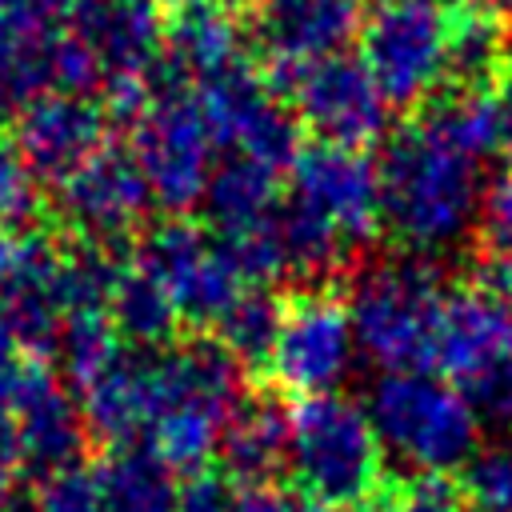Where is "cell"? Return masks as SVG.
<instances>
[{
    "label": "cell",
    "instance_id": "cell-1",
    "mask_svg": "<svg viewBox=\"0 0 512 512\" xmlns=\"http://www.w3.org/2000/svg\"><path fill=\"white\" fill-rule=\"evenodd\" d=\"M380 228L424 256L460 236L476 208V156L428 116H404L380 156Z\"/></svg>",
    "mask_w": 512,
    "mask_h": 512
},
{
    "label": "cell",
    "instance_id": "cell-2",
    "mask_svg": "<svg viewBox=\"0 0 512 512\" xmlns=\"http://www.w3.org/2000/svg\"><path fill=\"white\" fill-rule=\"evenodd\" d=\"M284 476L304 512H364L392 480L372 416L332 392L288 408Z\"/></svg>",
    "mask_w": 512,
    "mask_h": 512
},
{
    "label": "cell",
    "instance_id": "cell-3",
    "mask_svg": "<svg viewBox=\"0 0 512 512\" xmlns=\"http://www.w3.org/2000/svg\"><path fill=\"white\" fill-rule=\"evenodd\" d=\"M352 336L388 372H428L436 360V332L444 292L420 256L368 268L348 288Z\"/></svg>",
    "mask_w": 512,
    "mask_h": 512
},
{
    "label": "cell",
    "instance_id": "cell-4",
    "mask_svg": "<svg viewBox=\"0 0 512 512\" xmlns=\"http://www.w3.org/2000/svg\"><path fill=\"white\" fill-rule=\"evenodd\" d=\"M372 424L420 472L444 476L476 452V408L432 372H388L372 392Z\"/></svg>",
    "mask_w": 512,
    "mask_h": 512
},
{
    "label": "cell",
    "instance_id": "cell-5",
    "mask_svg": "<svg viewBox=\"0 0 512 512\" xmlns=\"http://www.w3.org/2000/svg\"><path fill=\"white\" fill-rule=\"evenodd\" d=\"M280 300V332L264 364V380L292 400L328 396L340 384L352 356L348 288L340 276L304 280L288 288Z\"/></svg>",
    "mask_w": 512,
    "mask_h": 512
},
{
    "label": "cell",
    "instance_id": "cell-6",
    "mask_svg": "<svg viewBox=\"0 0 512 512\" xmlns=\"http://www.w3.org/2000/svg\"><path fill=\"white\" fill-rule=\"evenodd\" d=\"M448 0H372L360 24V60L388 108L420 112L444 76Z\"/></svg>",
    "mask_w": 512,
    "mask_h": 512
},
{
    "label": "cell",
    "instance_id": "cell-7",
    "mask_svg": "<svg viewBox=\"0 0 512 512\" xmlns=\"http://www.w3.org/2000/svg\"><path fill=\"white\" fill-rule=\"evenodd\" d=\"M284 200L348 260L380 236V168L368 152L308 140L288 164Z\"/></svg>",
    "mask_w": 512,
    "mask_h": 512
},
{
    "label": "cell",
    "instance_id": "cell-8",
    "mask_svg": "<svg viewBox=\"0 0 512 512\" xmlns=\"http://www.w3.org/2000/svg\"><path fill=\"white\" fill-rule=\"evenodd\" d=\"M264 80L288 104L296 124L320 144L364 152L388 128V100L360 56L336 52L316 64L264 72Z\"/></svg>",
    "mask_w": 512,
    "mask_h": 512
},
{
    "label": "cell",
    "instance_id": "cell-9",
    "mask_svg": "<svg viewBox=\"0 0 512 512\" xmlns=\"http://www.w3.org/2000/svg\"><path fill=\"white\" fill-rule=\"evenodd\" d=\"M144 272L164 288L172 308L196 324H220V316L248 288L224 260L220 244L192 224H164L148 236Z\"/></svg>",
    "mask_w": 512,
    "mask_h": 512
},
{
    "label": "cell",
    "instance_id": "cell-10",
    "mask_svg": "<svg viewBox=\"0 0 512 512\" xmlns=\"http://www.w3.org/2000/svg\"><path fill=\"white\" fill-rule=\"evenodd\" d=\"M512 352V300L472 276L444 292L432 368L464 396Z\"/></svg>",
    "mask_w": 512,
    "mask_h": 512
},
{
    "label": "cell",
    "instance_id": "cell-11",
    "mask_svg": "<svg viewBox=\"0 0 512 512\" xmlns=\"http://www.w3.org/2000/svg\"><path fill=\"white\" fill-rule=\"evenodd\" d=\"M216 136L200 108V96L164 92L140 128V172L148 188L172 204H192L208 184V152Z\"/></svg>",
    "mask_w": 512,
    "mask_h": 512
},
{
    "label": "cell",
    "instance_id": "cell-12",
    "mask_svg": "<svg viewBox=\"0 0 512 512\" xmlns=\"http://www.w3.org/2000/svg\"><path fill=\"white\" fill-rule=\"evenodd\" d=\"M364 4L368 0H260L252 12L260 72H284L344 52L364 24Z\"/></svg>",
    "mask_w": 512,
    "mask_h": 512
},
{
    "label": "cell",
    "instance_id": "cell-13",
    "mask_svg": "<svg viewBox=\"0 0 512 512\" xmlns=\"http://www.w3.org/2000/svg\"><path fill=\"white\" fill-rule=\"evenodd\" d=\"M496 92H512V28L504 12L484 0H448L444 76L432 100Z\"/></svg>",
    "mask_w": 512,
    "mask_h": 512
},
{
    "label": "cell",
    "instance_id": "cell-14",
    "mask_svg": "<svg viewBox=\"0 0 512 512\" xmlns=\"http://www.w3.org/2000/svg\"><path fill=\"white\" fill-rule=\"evenodd\" d=\"M220 456L236 488H268L288 460V412L268 396L240 400L224 424Z\"/></svg>",
    "mask_w": 512,
    "mask_h": 512
},
{
    "label": "cell",
    "instance_id": "cell-15",
    "mask_svg": "<svg viewBox=\"0 0 512 512\" xmlns=\"http://www.w3.org/2000/svg\"><path fill=\"white\" fill-rule=\"evenodd\" d=\"M80 40L92 44V64H108L132 80L152 64L160 48L156 12L148 0H84Z\"/></svg>",
    "mask_w": 512,
    "mask_h": 512
},
{
    "label": "cell",
    "instance_id": "cell-16",
    "mask_svg": "<svg viewBox=\"0 0 512 512\" xmlns=\"http://www.w3.org/2000/svg\"><path fill=\"white\" fill-rule=\"evenodd\" d=\"M72 220L92 228V232H120L128 228L144 200H148V180L136 160L124 156H92L80 172H72Z\"/></svg>",
    "mask_w": 512,
    "mask_h": 512
},
{
    "label": "cell",
    "instance_id": "cell-17",
    "mask_svg": "<svg viewBox=\"0 0 512 512\" xmlns=\"http://www.w3.org/2000/svg\"><path fill=\"white\" fill-rule=\"evenodd\" d=\"M96 140H100V112L80 96L48 100L32 108L24 124V156L36 172H48V176L80 172Z\"/></svg>",
    "mask_w": 512,
    "mask_h": 512
},
{
    "label": "cell",
    "instance_id": "cell-18",
    "mask_svg": "<svg viewBox=\"0 0 512 512\" xmlns=\"http://www.w3.org/2000/svg\"><path fill=\"white\" fill-rule=\"evenodd\" d=\"M280 196V172L244 156L224 164L208 184V216L216 224V236H240L260 228L280 208Z\"/></svg>",
    "mask_w": 512,
    "mask_h": 512
},
{
    "label": "cell",
    "instance_id": "cell-19",
    "mask_svg": "<svg viewBox=\"0 0 512 512\" xmlns=\"http://www.w3.org/2000/svg\"><path fill=\"white\" fill-rule=\"evenodd\" d=\"M108 512H176L180 492L172 468L152 448H116L100 480Z\"/></svg>",
    "mask_w": 512,
    "mask_h": 512
},
{
    "label": "cell",
    "instance_id": "cell-20",
    "mask_svg": "<svg viewBox=\"0 0 512 512\" xmlns=\"http://www.w3.org/2000/svg\"><path fill=\"white\" fill-rule=\"evenodd\" d=\"M168 40H172L176 64L184 72H196L200 80H208V76H216L240 60L236 56V28H232L228 12H220L208 0H180Z\"/></svg>",
    "mask_w": 512,
    "mask_h": 512
},
{
    "label": "cell",
    "instance_id": "cell-21",
    "mask_svg": "<svg viewBox=\"0 0 512 512\" xmlns=\"http://www.w3.org/2000/svg\"><path fill=\"white\" fill-rule=\"evenodd\" d=\"M280 308L284 300L276 292L248 284L216 324V340L232 352L236 364H248L256 376H264V364L272 356V344L280 332Z\"/></svg>",
    "mask_w": 512,
    "mask_h": 512
},
{
    "label": "cell",
    "instance_id": "cell-22",
    "mask_svg": "<svg viewBox=\"0 0 512 512\" xmlns=\"http://www.w3.org/2000/svg\"><path fill=\"white\" fill-rule=\"evenodd\" d=\"M452 484L464 512H512V444L476 448Z\"/></svg>",
    "mask_w": 512,
    "mask_h": 512
},
{
    "label": "cell",
    "instance_id": "cell-23",
    "mask_svg": "<svg viewBox=\"0 0 512 512\" xmlns=\"http://www.w3.org/2000/svg\"><path fill=\"white\" fill-rule=\"evenodd\" d=\"M480 276H512V172L492 180L476 216Z\"/></svg>",
    "mask_w": 512,
    "mask_h": 512
},
{
    "label": "cell",
    "instance_id": "cell-24",
    "mask_svg": "<svg viewBox=\"0 0 512 512\" xmlns=\"http://www.w3.org/2000/svg\"><path fill=\"white\" fill-rule=\"evenodd\" d=\"M112 304H116V320H120L128 332H136L140 340H164V336L172 332L176 308H172V300L164 296V288H160L148 272L116 280Z\"/></svg>",
    "mask_w": 512,
    "mask_h": 512
},
{
    "label": "cell",
    "instance_id": "cell-25",
    "mask_svg": "<svg viewBox=\"0 0 512 512\" xmlns=\"http://www.w3.org/2000/svg\"><path fill=\"white\" fill-rule=\"evenodd\" d=\"M40 512H108L100 480L88 476H60L52 480L48 496L40 500Z\"/></svg>",
    "mask_w": 512,
    "mask_h": 512
},
{
    "label": "cell",
    "instance_id": "cell-26",
    "mask_svg": "<svg viewBox=\"0 0 512 512\" xmlns=\"http://www.w3.org/2000/svg\"><path fill=\"white\" fill-rule=\"evenodd\" d=\"M468 404H472V408H484L488 416L512 420V352L468 392Z\"/></svg>",
    "mask_w": 512,
    "mask_h": 512
},
{
    "label": "cell",
    "instance_id": "cell-27",
    "mask_svg": "<svg viewBox=\"0 0 512 512\" xmlns=\"http://www.w3.org/2000/svg\"><path fill=\"white\" fill-rule=\"evenodd\" d=\"M28 204V172L16 160L12 144L0 136V216H12Z\"/></svg>",
    "mask_w": 512,
    "mask_h": 512
},
{
    "label": "cell",
    "instance_id": "cell-28",
    "mask_svg": "<svg viewBox=\"0 0 512 512\" xmlns=\"http://www.w3.org/2000/svg\"><path fill=\"white\" fill-rule=\"evenodd\" d=\"M232 512H304V508L276 488H236Z\"/></svg>",
    "mask_w": 512,
    "mask_h": 512
},
{
    "label": "cell",
    "instance_id": "cell-29",
    "mask_svg": "<svg viewBox=\"0 0 512 512\" xmlns=\"http://www.w3.org/2000/svg\"><path fill=\"white\" fill-rule=\"evenodd\" d=\"M20 452V432L12 428V416L0 412V496H4V480H8V468Z\"/></svg>",
    "mask_w": 512,
    "mask_h": 512
},
{
    "label": "cell",
    "instance_id": "cell-30",
    "mask_svg": "<svg viewBox=\"0 0 512 512\" xmlns=\"http://www.w3.org/2000/svg\"><path fill=\"white\" fill-rule=\"evenodd\" d=\"M0 512H40V504H32V500H24V496H0Z\"/></svg>",
    "mask_w": 512,
    "mask_h": 512
},
{
    "label": "cell",
    "instance_id": "cell-31",
    "mask_svg": "<svg viewBox=\"0 0 512 512\" xmlns=\"http://www.w3.org/2000/svg\"><path fill=\"white\" fill-rule=\"evenodd\" d=\"M208 4H216L220 12H228V16H232V12H256V4H260V0H208Z\"/></svg>",
    "mask_w": 512,
    "mask_h": 512
},
{
    "label": "cell",
    "instance_id": "cell-32",
    "mask_svg": "<svg viewBox=\"0 0 512 512\" xmlns=\"http://www.w3.org/2000/svg\"><path fill=\"white\" fill-rule=\"evenodd\" d=\"M484 4H492V8H500V12H504V8H512V0H484Z\"/></svg>",
    "mask_w": 512,
    "mask_h": 512
},
{
    "label": "cell",
    "instance_id": "cell-33",
    "mask_svg": "<svg viewBox=\"0 0 512 512\" xmlns=\"http://www.w3.org/2000/svg\"><path fill=\"white\" fill-rule=\"evenodd\" d=\"M504 152H508V164H512V136H508V144H504ZM512 172V168H508Z\"/></svg>",
    "mask_w": 512,
    "mask_h": 512
},
{
    "label": "cell",
    "instance_id": "cell-34",
    "mask_svg": "<svg viewBox=\"0 0 512 512\" xmlns=\"http://www.w3.org/2000/svg\"><path fill=\"white\" fill-rule=\"evenodd\" d=\"M364 512H380V508H364Z\"/></svg>",
    "mask_w": 512,
    "mask_h": 512
}]
</instances>
